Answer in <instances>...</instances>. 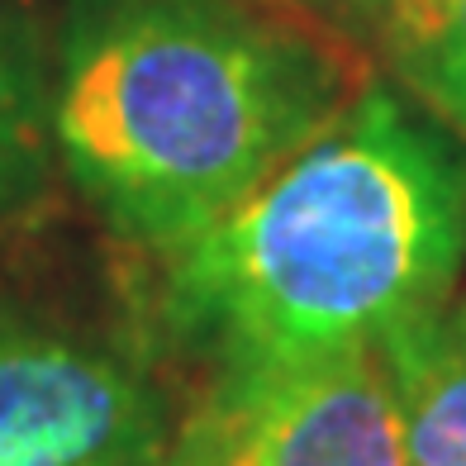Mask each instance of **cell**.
I'll return each mask as SVG.
<instances>
[{
    "instance_id": "obj_1",
    "label": "cell",
    "mask_w": 466,
    "mask_h": 466,
    "mask_svg": "<svg viewBox=\"0 0 466 466\" xmlns=\"http://www.w3.org/2000/svg\"><path fill=\"white\" fill-rule=\"evenodd\" d=\"M466 172L386 91H362L258 190L162 258L157 314L215 367L386 348L448 305Z\"/></svg>"
},
{
    "instance_id": "obj_7",
    "label": "cell",
    "mask_w": 466,
    "mask_h": 466,
    "mask_svg": "<svg viewBox=\"0 0 466 466\" xmlns=\"http://www.w3.org/2000/svg\"><path fill=\"white\" fill-rule=\"evenodd\" d=\"M38 129H44V96L29 53L0 25V205L19 200L38 172Z\"/></svg>"
},
{
    "instance_id": "obj_2",
    "label": "cell",
    "mask_w": 466,
    "mask_h": 466,
    "mask_svg": "<svg viewBox=\"0 0 466 466\" xmlns=\"http://www.w3.org/2000/svg\"><path fill=\"white\" fill-rule=\"evenodd\" d=\"M357 96L324 34L252 0H67L48 129L96 215L167 258Z\"/></svg>"
},
{
    "instance_id": "obj_6",
    "label": "cell",
    "mask_w": 466,
    "mask_h": 466,
    "mask_svg": "<svg viewBox=\"0 0 466 466\" xmlns=\"http://www.w3.org/2000/svg\"><path fill=\"white\" fill-rule=\"evenodd\" d=\"M386 53L405 91L466 138V0H390Z\"/></svg>"
},
{
    "instance_id": "obj_3",
    "label": "cell",
    "mask_w": 466,
    "mask_h": 466,
    "mask_svg": "<svg viewBox=\"0 0 466 466\" xmlns=\"http://www.w3.org/2000/svg\"><path fill=\"white\" fill-rule=\"evenodd\" d=\"M157 466H410L386 352L215 367Z\"/></svg>"
},
{
    "instance_id": "obj_4",
    "label": "cell",
    "mask_w": 466,
    "mask_h": 466,
    "mask_svg": "<svg viewBox=\"0 0 466 466\" xmlns=\"http://www.w3.org/2000/svg\"><path fill=\"white\" fill-rule=\"evenodd\" d=\"M167 433L147 367L0 295V466H157Z\"/></svg>"
},
{
    "instance_id": "obj_5",
    "label": "cell",
    "mask_w": 466,
    "mask_h": 466,
    "mask_svg": "<svg viewBox=\"0 0 466 466\" xmlns=\"http://www.w3.org/2000/svg\"><path fill=\"white\" fill-rule=\"evenodd\" d=\"M380 352L405 414L410 466H466V300L442 305Z\"/></svg>"
}]
</instances>
